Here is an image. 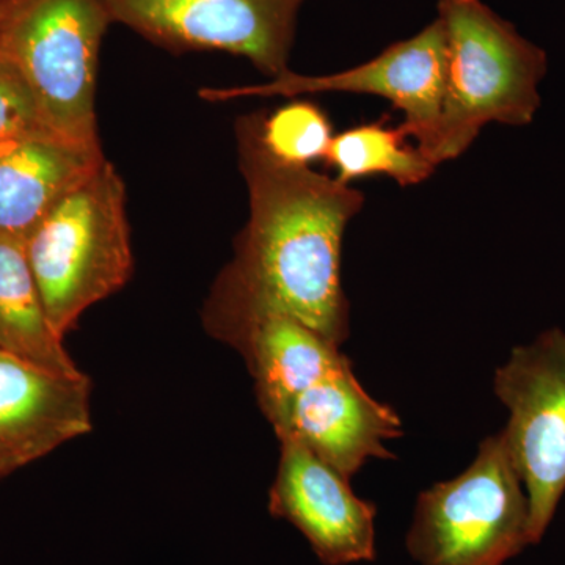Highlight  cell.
<instances>
[{
	"label": "cell",
	"instance_id": "cell-4",
	"mask_svg": "<svg viewBox=\"0 0 565 565\" xmlns=\"http://www.w3.org/2000/svg\"><path fill=\"white\" fill-rule=\"evenodd\" d=\"M405 545L419 565H504L531 545L525 487L501 433L462 475L419 493Z\"/></svg>",
	"mask_w": 565,
	"mask_h": 565
},
{
	"label": "cell",
	"instance_id": "cell-2",
	"mask_svg": "<svg viewBox=\"0 0 565 565\" xmlns=\"http://www.w3.org/2000/svg\"><path fill=\"white\" fill-rule=\"evenodd\" d=\"M446 74L435 166L455 161L489 125L527 126L541 107L545 51L482 0H438Z\"/></svg>",
	"mask_w": 565,
	"mask_h": 565
},
{
	"label": "cell",
	"instance_id": "cell-19",
	"mask_svg": "<svg viewBox=\"0 0 565 565\" xmlns=\"http://www.w3.org/2000/svg\"><path fill=\"white\" fill-rule=\"evenodd\" d=\"M18 468L20 467H18V465L14 463L6 452L0 451V479L13 473Z\"/></svg>",
	"mask_w": 565,
	"mask_h": 565
},
{
	"label": "cell",
	"instance_id": "cell-12",
	"mask_svg": "<svg viewBox=\"0 0 565 565\" xmlns=\"http://www.w3.org/2000/svg\"><path fill=\"white\" fill-rule=\"evenodd\" d=\"M90 430L87 375L0 349V451L21 468Z\"/></svg>",
	"mask_w": 565,
	"mask_h": 565
},
{
	"label": "cell",
	"instance_id": "cell-1",
	"mask_svg": "<svg viewBox=\"0 0 565 565\" xmlns=\"http://www.w3.org/2000/svg\"><path fill=\"white\" fill-rule=\"evenodd\" d=\"M262 120L263 111H255L234 126L248 221L222 273L341 348L349 338L341 255L363 192L311 167L278 161L264 145Z\"/></svg>",
	"mask_w": 565,
	"mask_h": 565
},
{
	"label": "cell",
	"instance_id": "cell-9",
	"mask_svg": "<svg viewBox=\"0 0 565 565\" xmlns=\"http://www.w3.org/2000/svg\"><path fill=\"white\" fill-rule=\"evenodd\" d=\"M111 22L173 52L221 51L274 77L289 71L307 0H106Z\"/></svg>",
	"mask_w": 565,
	"mask_h": 565
},
{
	"label": "cell",
	"instance_id": "cell-5",
	"mask_svg": "<svg viewBox=\"0 0 565 565\" xmlns=\"http://www.w3.org/2000/svg\"><path fill=\"white\" fill-rule=\"evenodd\" d=\"M111 22L106 0H18L0 52L28 82L52 132L102 145L96 118L99 52Z\"/></svg>",
	"mask_w": 565,
	"mask_h": 565
},
{
	"label": "cell",
	"instance_id": "cell-3",
	"mask_svg": "<svg viewBox=\"0 0 565 565\" xmlns=\"http://www.w3.org/2000/svg\"><path fill=\"white\" fill-rule=\"evenodd\" d=\"M126 185L104 161L41 218L24 243L52 329L61 338L134 270Z\"/></svg>",
	"mask_w": 565,
	"mask_h": 565
},
{
	"label": "cell",
	"instance_id": "cell-11",
	"mask_svg": "<svg viewBox=\"0 0 565 565\" xmlns=\"http://www.w3.org/2000/svg\"><path fill=\"white\" fill-rule=\"evenodd\" d=\"M351 481L371 457L393 459L385 440L403 437V422L390 405L373 399L353 370L323 377L292 401L275 427Z\"/></svg>",
	"mask_w": 565,
	"mask_h": 565
},
{
	"label": "cell",
	"instance_id": "cell-15",
	"mask_svg": "<svg viewBox=\"0 0 565 565\" xmlns=\"http://www.w3.org/2000/svg\"><path fill=\"white\" fill-rule=\"evenodd\" d=\"M323 161L348 185L386 177L401 188H412L429 180L437 169L416 145L408 143L401 126L392 128L385 121L363 122L334 134Z\"/></svg>",
	"mask_w": 565,
	"mask_h": 565
},
{
	"label": "cell",
	"instance_id": "cell-10",
	"mask_svg": "<svg viewBox=\"0 0 565 565\" xmlns=\"http://www.w3.org/2000/svg\"><path fill=\"white\" fill-rule=\"evenodd\" d=\"M280 441L270 514L296 526L323 565L374 561L375 504L356 497L351 481L299 441Z\"/></svg>",
	"mask_w": 565,
	"mask_h": 565
},
{
	"label": "cell",
	"instance_id": "cell-8",
	"mask_svg": "<svg viewBox=\"0 0 565 565\" xmlns=\"http://www.w3.org/2000/svg\"><path fill=\"white\" fill-rule=\"evenodd\" d=\"M445 74L446 36L444 25L435 18L416 35L397 41L377 57L351 70L326 76H305L289 70L264 84L206 87L199 95L210 103L273 96L294 99L319 93L377 96L404 114L401 129L433 162L430 156L440 122Z\"/></svg>",
	"mask_w": 565,
	"mask_h": 565
},
{
	"label": "cell",
	"instance_id": "cell-7",
	"mask_svg": "<svg viewBox=\"0 0 565 565\" xmlns=\"http://www.w3.org/2000/svg\"><path fill=\"white\" fill-rule=\"evenodd\" d=\"M202 313L211 337L244 356L259 407L274 429L303 390L353 370L338 345L225 273L212 285Z\"/></svg>",
	"mask_w": 565,
	"mask_h": 565
},
{
	"label": "cell",
	"instance_id": "cell-17",
	"mask_svg": "<svg viewBox=\"0 0 565 565\" xmlns=\"http://www.w3.org/2000/svg\"><path fill=\"white\" fill-rule=\"evenodd\" d=\"M43 134L55 132L44 121L28 82L0 52V147Z\"/></svg>",
	"mask_w": 565,
	"mask_h": 565
},
{
	"label": "cell",
	"instance_id": "cell-16",
	"mask_svg": "<svg viewBox=\"0 0 565 565\" xmlns=\"http://www.w3.org/2000/svg\"><path fill=\"white\" fill-rule=\"evenodd\" d=\"M333 126L321 106L294 98L273 114H263L262 137L270 154L296 167L323 161L333 139Z\"/></svg>",
	"mask_w": 565,
	"mask_h": 565
},
{
	"label": "cell",
	"instance_id": "cell-6",
	"mask_svg": "<svg viewBox=\"0 0 565 565\" xmlns=\"http://www.w3.org/2000/svg\"><path fill=\"white\" fill-rule=\"evenodd\" d=\"M509 408L501 430L530 504V542L539 544L565 493V332L553 327L519 345L493 379Z\"/></svg>",
	"mask_w": 565,
	"mask_h": 565
},
{
	"label": "cell",
	"instance_id": "cell-13",
	"mask_svg": "<svg viewBox=\"0 0 565 565\" xmlns=\"http://www.w3.org/2000/svg\"><path fill=\"white\" fill-rule=\"evenodd\" d=\"M106 161L102 145L55 134L0 147V237L24 244L58 200Z\"/></svg>",
	"mask_w": 565,
	"mask_h": 565
},
{
	"label": "cell",
	"instance_id": "cell-18",
	"mask_svg": "<svg viewBox=\"0 0 565 565\" xmlns=\"http://www.w3.org/2000/svg\"><path fill=\"white\" fill-rule=\"evenodd\" d=\"M17 2L18 0H0V36H2L3 29H6Z\"/></svg>",
	"mask_w": 565,
	"mask_h": 565
},
{
	"label": "cell",
	"instance_id": "cell-14",
	"mask_svg": "<svg viewBox=\"0 0 565 565\" xmlns=\"http://www.w3.org/2000/svg\"><path fill=\"white\" fill-rule=\"evenodd\" d=\"M0 349L63 374H79L52 329L24 244L0 237Z\"/></svg>",
	"mask_w": 565,
	"mask_h": 565
}]
</instances>
